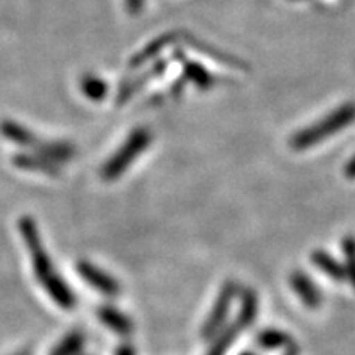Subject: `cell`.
I'll use <instances>...</instances> for the list:
<instances>
[{"mask_svg":"<svg viewBox=\"0 0 355 355\" xmlns=\"http://www.w3.org/2000/svg\"><path fill=\"white\" fill-rule=\"evenodd\" d=\"M19 229L26 247H28L30 255H32L35 275H37L38 282L43 285L44 291L56 301L58 306L64 309H73L76 306V296L73 295L71 288L60 278L55 266L51 265L50 257H48L42 239H40L35 220L32 217H21L19 220Z\"/></svg>","mask_w":355,"mask_h":355,"instance_id":"1","label":"cell"},{"mask_svg":"<svg viewBox=\"0 0 355 355\" xmlns=\"http://www.w3.org/2000/svg\"><path fill=\"white\" fill-rule=\"evenodd\" d=\"M355 121V105L345 104L343 107L336 109L334 112L327 117H324L321 122L313 123L304 130L296 133L291 139V146L295 150H308L319 141L326 140L327 137H332L334 133L343 130Z\"/></svg>","mask_w":355,"mask_h":355,"instance_id":"2","label":"cell"},{"mask_svg":"<svg viewBox=\"0 0 355 355\" xmlns=\"http://www.w3.org/2000/svg\"><path fill=\"white\" fill-rule=\"evenodd\" d=\"M152 132L148 128H137L133 133L128 135V139L123 141V145L112 155V158L102 166L101 176L104 180L112 181L122 176L128 166L135 162L140 153H144L152 144Z\"/></svg>","mask_w":355,"mask_h":355,"instance_id":"3","label":"cell"},{"mask_svg":"<svg viewBox=\"0 0 355 355\" xmlns=\"http://www.w3.org/2000/svg\"><path fill=\"white\" fill-rule=\"evenodd\" d=\"M235 295H237V285H235L234 282H227L224 286H222L219 296H217L214 308H212L209 318L206 319V322H204L201 329L202 339H211V337H214L217 332H219L222 324L225 321V318H227L230 304H232V300Z\"/></svg>","mask_w":355,"mask_h":355,"instance_id":"4","label":"cell"},{"mask_svg":"<svg viewBox=\"0 0 355 355\" xmlns=\"http://www.w3.org/2000/svg\"><path fill=\"white\" fill-rule=\"evenodd\" d=\"M78 272L84 279H86L89 285L94 286L97 291L102 293V295L117 296L119 293H121V283H119L117 279H114L109 273L102 272L101 268L89 263V261H79Z\"/></svg>","mask_w":355,"mask_h":355,"instance_id":"5","label":"cell"},{"mask_svg":"<svg viewBox=\"0 0 355 355\" xmlns=\"http://www.w3.org/2000/svg\"><path fill=\"white\" fill-rule=\"evenodd\" d=\"M290 283L300 300L303 301L304 306L309 309H318L322 303V295L319 288L311 282V278L303 272H293L290 277Z\"/></svg>","mask_w":355,"mask_h":355,"instance_id":"6","label":"cell"},{"mask_svg":"<svg viewBox=\"0 0 355 355\" xmlns=\"http://www.w3.org/2000/svg\"><path fill=\"white\" fill-rule=\"evenodd\" d=\"M97 316L109 329H112L119 336H128L133 331V322L122 311L112 308V306H102L97 309Z\"/></svg>","mask_w":355,"mask_h":355,"instance_id":"7","label":"cell"},{"mask_svg":"<svg viewBox=\"0 0 355 355\" xmlns=\"http://www.w3.org/2000/svg\"><path fill=\"white\" fill-rule=\"evenodd\" d=\"M13 165L21 168V170L28 171H37V173H44L48 176H58L60 175V168H58L56 163L50 162L48 158L40 157V155H17L13 157Z\"/></svg>","mask_w":355,"mask_h":355,"instance_id":"8","label":"cell"},{"mask_svg":"<svg viewBox=\"0 0 355 355\" xmlns=\"http://www.w3.org/2000/svg\"><path fill=\"white\" fill-rule=\"evenodd\" d=\"M311 261L321 270L322 273H326L331 279H334L337 283H343L347 279V273H345V266L339 263L334 257L327 254L324 250H314L311 254Z\"/></svg>","mask_w":355,"mask_h":355,"instance_id":"9","label":"cell"},{"mask_svg":"<svg viewBox=\"0 0 355 355\" xmlns=\"http://www.w3.org/2000/svg\"><path fill=\"white\" fill-rule=\"evenodd\" d=\"M257 314H259V298H257V293L250 288H245L242 291V306L241 313H239L237 322L241 324V327H248L255 322Z\"/></svg>","mask_w":355,"mask_h":355,"instance_id":"10","label":"cell"},{"mask_svg":"<svg viewBox=\"0 0 355 355\" xmlns=\"http://www.w3.org/2000/svg\"><path fill=\"white\" fill-rule=\"evenodd\" d=\"M257 344L261 349L273 350V349H282V347H290L293 344V339L286 332L279 329H265L257 336Z\"/></svg>","mask_w":355,"mask_h":355,"instance_id":"11","label":"cell"},{"mask_svg":"<svg viewBox=\"0 0 355 355\" xmlns=\"http://www.w3.org/2000/svg\"><path fill=\"white\" fill-rule=\"evenodd\" d=\"M81 89L84 92V96L89 97L92 101H101L104 99L105 94H107V83L104 79H101L99 76H94V74H86L83 76L81 81Z\"/></svg>","mask_w":355,"mask_h":355,"instance_id":"12","label":"cell"},{"mask_svg":"<svg viewBox=\"0 0 355 355\" xmlns=\"http://www.w3.org/2000/svg\"><path fill=\"white\" fill-rule=\"evenodd\" d=\"M241 331H242V327L237 321H235L234 324H230L227 329H224V332L217 337L216 343L211 345L209 352H207L206 355H225V352H227L229 347L234 343V339L239 336V332Z\"/></svg>","mask_w":355,"mask_h":355,"instance_id":"13","label":"cell"},{"mask_svg":"<svg viewBox=\"0 0 355 355\" xmlns=\"http://www.w3.org/2000/svg\"><path fill=\"white\" fill-rule=\"evenodd\" d=\"M83 345H84L83 332L74 331L66 336L64 339L61 340L55 349H53L51 355H78L83 350Z\"/></svg>","mask_w":355,"mask_h":355,"instance_id":"14","label":"cell"},{"mask_svg":"<svg viewBox=\"0 0 355 355\" xmlns=\"http://www.w3.org/2000/svg\"><path fill=\"white\" fill-rule=\"evenodd\" d=\"M343 252L345 259V273H347V279L355 290V239L352 235H347L343 241Z\"/></svg>","mask_w":355,"mask_h":355,"instance_id":"15","label":"cell"},{"mask_svg":"<svg viewBox=\"0 0 355 355\" xmlns=\"http://www.w3.org/2000/svg\"><path fill=\"white\" fill-rule=\"evenodd\" d=\"M186 76H188V79H191L194 84H198V86L206 87L212 84L209 74H207L202 68H199L198 64H188V68H186Z\"/></svg>","mask_w":355,"mask_h":355,"instance_id":"16","label":"cell"},{"mask_svg":"<svg viewBox=\"0 0 355 355\" xmlns=\"http://www.w3.org/2000/svg\"><path fill=\"white\" fill-rule=\"evenodd\" d=\"M144 2L145 0H125L127 10L133 13V15H137L141 10V7H144Z\"/></svg>","mask_w":355,"mask_h":355,"instance_id":"17","label":"cell"},{"mask_svg":"<svg viewBox=\"0 0 355 355\" xmlns=\"http://www.w3.org/2000/svg\"><path fill=\"white\" fill-rule=\"evenodd\" d=\"M115 355H135V349H133L132 345L123 344V345H121V347L117 349V352H115Z\"/></svg>","mask_w":355,"mask_h":355,"instance_id":"18","label":"cell"},{"mask_svg":"<svg viewBox=\"0 0 355 355\" xmlns=\"http://www.w3.org/2000/svg\"><path fill=\"white\" fill-rule=\"evenodd\" d=\"M345 176L350 178V180H355V157L345 166Z\"/></svg>","mask_w":355,"mask_h":355,"instance_id":"19","label":"cell"},{"mask_svg":"<svg viewBox=\"0 0 355 355\" xmlns=\"http://www.w3.org/2000/svg\"><path fill=\"white\" fill-rule=\"evenodd\" d=\"M285 355H300V347L296 344H291L290 347H286Z\"/></svg>","mask_w":355,"mask_h":355,"instance_id":"20","label":"cell"},{"mask_svg":"<svg viewBox=\"0 0 355 355\" xmlns=\"http://www.w3.org/2000/svg\"><path fill=\"white\" fill-rule=\"evenodd\" d=\"M241 355H257V354H254V352H242Z\"/></svg>","mask_w":355,"mask_h":355,"instance_id":"21","label":"cell"}]
</instances>
